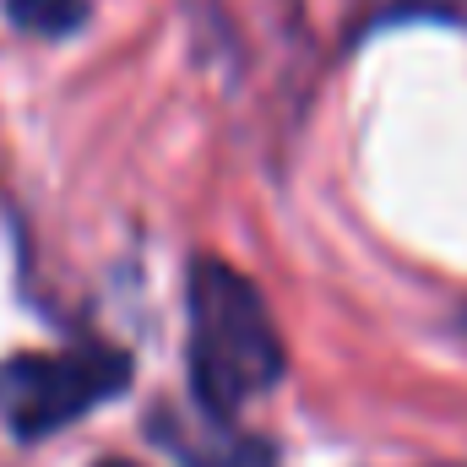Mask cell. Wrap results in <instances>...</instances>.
I'll list each match as a JSON object with an SVG mask.
<instances>
[{"label": "cell", "instance_id": "obj_6", "mask_svg": "<svg viewBox=\"0 0 467 467\" xmlns=\"http://www.w3.org/2000/svg\"><path fill=\"white\" fill-rule=\"evenodd\" d=\"M99 467H130V462H99Z\"/></svg>", "mask_w": 467, "mask_h": 467}, {"label": "cell", "instance_id": "obj_3", "mask_svg": "<svg viewBox=\"0 0 467 467\" xmlns=\"http://www.w3.org/2000/svg\"><path fill=\"white\" fill-rule=\"evenodd\" d=\"M152 441L180 467H272V446L261 435H244L234 419H213L202 408H158Z\"/></svg>", "mask_w": 467, "mask_h": 467}, {"label": "cell", "instance_id": "obj_2", "mask_svg": "<svg viewBox=\"0 0 467 467\" xmlns=\"http://www.w3.org/2000/svg\"><path fill=\"white\" fill-rule=\"evenodd\" d=\"M130 386V358L104 343L66 353H16L0 364V419L16 441H44Z\"/></svg>", "mask_w": 467, "mask_h": 467}, {"label": "cell", "instance_id": "obj_1", "mask_svg": "<svg viewBox=\"0 0 467 467\" xmlns=\"http://www.w3.org/2000/svg\"><path fill=\"white\" fill-rule=\"evenodd\" d=\"M185 316H191V397L202 413L234 419L244 402L266 397L288 353L266 316V299L244 272L218 255H196L185 266Z\"/></svg>", "mask_w": 467, "mask_h": 467}, {"label": "cell", "instance_id": "obj_4", "mask_svg": "<svg viewBox=\"0 0 467 467\" xmlns=\"http://www.w3.org/2000/svg\"><path fill=\"white\" fill-rule=\"evenodd\" d=\"M5 16L22 27V33H38V38H66L88 22V0H5Z\"/></svg>", "mask_w": 467, "mask_h": 467}, {"label": "cell", "instance_id": "obj_5", "mask_svg": "<svg viewBox=\"0 0 467 467\" xmlns=\"http://www.w3.org/2000/svg\"><path fill=\"white\" fill-rule=\"evenodd\" d=\"M467 22V0H364V27H386V22Z\"/></svg>", "mask_w": 467, "mask_h": 467}]
</instances>
